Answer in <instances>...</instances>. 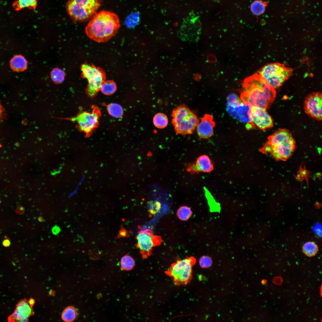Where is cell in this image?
<instances>
[{"mask_svg":"<svg viewBox=\"0 0 322 322\" xmlns=\"http://www.w3.org/2000/svg\"><path fill=\"white\" fill-rule=\"evenodd\" d=\"M243 86L240 99L251 106L267 109L275 97V89L256 73L245 79Z\"/></svg>","mask_w":322,"mask_h":322,"instance_id":"cell-1","label":"cell"},{"mask_svg":"<svg viewBox=\"0 0 322 322\" xmlns=\"http://www.w3.org/2000/svg\"><path fill=\"white\" fill-rule=\"evenodd\" d=\"M120 27L115 13L106 10L97 13L86 25L85 32L91 39L98 43L106 42L114 37Z\"/></svg>","mask_w":322,"mask_h":322,"instance_id":"cell-2","label":"cell"},{"mask_svg":"<svg viewBox=\"0 0 322 322\" xmlns=\"http://www.w3.org/2000/svg\"><path fill=\"white\" fill-rule=\"evenodd\" d=\"M268 141L260 149L270 153L277 160H285L290 157L295 147V141L287 130L280 129L268 138Z\"/></svg>","mask_w":322,"mask_h":322,"instance_id":"cell-3","label":"cell"},{"mask_svg":"<svg viewBox=\"0 0 322 322\" xmlns=\"http://www.w3.org/2000/svg\"><path fill=\"white\" fill-rule=\"evenodd\" d=\"M172 123L176 132L185 135L192 133L199 123L196 115L185 105L179 106L173 111Z\"/></svg>","mask_w":322,"mask_h":322,"instance_id":"cell-4","label":"cell"},{"mask_svg":"<svg viewBox=\"0 0 322 322\" xmlns=\"http://www.w3.org/2000/svg\"><path fill=\"white\" fill-rule=\"evenodd\" d=\"M101 0H69L66 8L74 21H84L92 18L101 6Z\"/></svg>","mask_w":322,"mask_h":322,"instance_id":"cell-5","label":"cell"},{"mask_svg":"<svg viewBox=\"0 0 322 322\" xmlns=\"http://www.w3.org/2000/svg\"><path fill=\"white\" fill-rule=\"evenodd\" d=\"M275 89L281 86L293 74V69L284 64L275 63L267 64L256 73Z\"/></svg>","mask_w":322,"mask_h":322,"instance_id":"cell-6","label":"cell"},{"mask_svg":"<svg viewBox=\"0 0 322 322\" xmlns=\"http://www.w3.org/2000/svg\"><path fill=\"white\" fill-rule=\"evenodd\" d=\"M196 261L193 256L179 260L173 263L165 273L171 278L176 285H186L192 279V268Z\"/></svg>","mask_w":322,"mask_h":322,"instance_id":"cell-7","label":"cell"},{"mask_svg":"<svg viewBox=\"0 0 322 322\" xmlns=\"http://www.w3.org/2000/svg\"><path fill=\"white\" fill-rule=\"evenodd\" d=\"M81 77L88 80L86 89L88 95L93 97L100 90L103 83L106 79V74L101 68L86 63L82 65Z\"/></svg>","mask_w":322,"mask_h":322,"instance_id":"cell-8","label":"cell"},{"mask_svg":"<svg viewBox=\"0 0 322 322\" xmlns=\"http://www.w3.org/2000/svg\"><path fill=\"white\" fill-rule=\"evenodd\" d=\"M136 247L143 258H146L152 254L153 248L160 245L162 243L161 236L154 235L151 230L147 229L139 231L136 236Z\"/></svg>","mask_w":322,"mask_h":322,"instance_id":"cell-9","label":"cell"},{"mask_svg":"<svg viewBox=\"0 0 322 322\" xmlns=\"http://www.w3.org/2000/svg\"><path fill=\"white\" fill-rule=\"evenodd\" d=\"M100 115L99 110L95 108L91 112H82L69 119L77 122L80 130L88 135L97 126Z\"/></svg>","mask_w":322,"mask_h":322,"instance_id":"cell-10","label":"cell"},{"mask_svg":"<svg viewBox=\"0 0 322 322\" xmlns=\"http://www.w3.org/2000/svg\"><path fill=\"white\" fill-rule=\"evenodd\" d=\"M251 106L248 104L242 102L239 105L233 106L227 103L226 110L233 117L239 121L247 123L248 129L255 128V125L252 122L251 118Z\"/></svg>","mask_w":322,"mask_h":322,"instance_id":"cell-11","label":"cell"},{"mask_svg":"<svg viewBox=\"0 0 322 322\" xmlns=\"http://www.w3.org/2000/svg\"><path fill=\"white\" fill-rule=\"evenodd\" d=\"M322 94L319 92L310 94L306 98L304 104L305 112L312 118L318 120L322 117Z\"/></svg>","mask_w":322,"mask_h":322,"instance_id":"cell-12","label":"cell"},{"mask_svg":"<svg viewBox=\"0 0 322 322\" xmlns=\"http://www.w3.org/2000/svg\"><path fill=\"white\" fill-rule=\"evenodd\" d=\"M264 109L251 106V118L252 122L260 129L264 130L272 127L273 120Z\"/></svg>","mask_w":322,"mask_h":322,"instance_id":"cell-13","label":"cell"},{"mask_svg":"<svg viewBox=\"0 0 322 322\" xmlns=\"http://www.w3.org/2000/svg\"><path fill=\"white\" fill-rule=\"evenodd\" d=\"M186 167L187 171L191 174H198L201 172H209L212 171L214 168L211 160L209 157L206 155L199 156L195 162L189 163Z\"/></svg>","mask_w":322,"mask_h":322,"instance_id":"cell-14","label":"cell"},{"mask_svg":"<svg viewBox=\"0 0 322 322\" xmlns=\"http://www.w3.org/2000/svg\"><path fill=\"white\" fill-rule=\"evenodd\" d=\"M215 123L213 121V117L209 114H205L201 119V122L197 126V132L201 138L207 139L210 137L213 133V128Z\"/></svg>","mask_w":322,"mask_h":322,"instance_id":"cell-15","label":"cell"},{"mask_svg":"<svg viewBox=\"0 0 322 322\" xmlns=\"http://www.w3.org/2000/svg\"><path fill=\"white\" fill-rule=\"evenodd\" d=\"M30 306L25 300H22L17 305L14 312L9 317L10 320L14 321L26 322L31 314Z\"/></svg>","mask_w":322,"mask_h":322,"instance_id":"cell-16","label":"cell"},{"mask_svg":"<svg viewBox=\"0 0 322 322\" xmlns=\"http://www.w3.org/2000/svg\"><path fill=\"white\" fill-rule=\"evenodd\" d=\"M10 65L14 71L23 72L27 68V62L22 55H16L14 56L10 61Z\"/></svg>","mask_w":322,"mask_h":322,"instance_id":"cell-17","label":"cell"},{"mask_svg":"<svg viewBox=\"0 0 322 322\" xmlns=\"http://www.w3.org/2000/svg\"><path fill=\"white\" fill-rule=\"evenodd\" d=\"M37 5V0H16L13 5L15 10L19 11L25 8L35 10Z\"/></svg>","mask_w":322,"mask_h":322,"instance_id":"cell-18","label":"cell"},{"mask_svg":"<svg viewBox=\"0 0 322 322\" xmlns=\"http://www.w3.org/2000/svg\"><path fill=\"white\" fill-rule=\"evenodd\" d=\"M267 4V2L261 0H255L250 5V11L256 16L261 15L264 12Z\"/></svg>","mask_w":322,"mask_h":322,"instance_id":"cell-19","label":"cell"},{"mask_svg":"<svg viewBox=\"0 0 322 322\" xmlns=\"http://www.w3.org/2000/svg\"><path fill=\"white\" fill-rule=\"evenodd\" d=\"M78 312L76 309L72 306L66 308L62 312L61 318L63 320L67 322H72L77 318Z\"/></svg>","mask_w":322,"mask_h":322,"instance_id":"cell-20","label":"cell"},{"mask_svg":"<svg viewBox=\"0 0 322 322\" xmlns=\"http://www.w3.org/2000/svg\"><path fill=\"white\" fill-rule=\"evenodd\" d=\"M153 121L154 126L159 129L165 128L168 123V118L166 115L161 113H157L154 115Z\"/></svg>","mask_w":322,"mask_h":322,"instance_id":"cell-21","label":"cell"},{"mask_svg":"<svg viewBox=\"0 0 322 322\" xmlns=\"http://www.w3.org/2000/svg\"><path fill=\"white\" fill-rule=\"evenodd\" d=\"M117 86L113 81L109 80L103 83L100 90L103 94L109 95L114 93L117 90Z\"/></svg>","mask_w":322,"mask_h":322,"instance_id":"cell-22","label":"cell"},{"mask_svg":"<svg viewBox=\"0 0 322 322\" xmlns=\"http://www.w3.org/2000/svg\"><path fill=\"white\" fill-rule=\"evenodd\" d=\"M107 108L109 113L113 117L119 118L123 115V109L120 105L117 103H111L108 105Z\"/></svg>","mask_w":322,"mask_h":322,"instance_id":"cell-23","label":"cell"},{"mask_svg":"<svg viewBox=\"0 0 322 322\" xmlns=\"http://www.w3.org/2000/svg\"><path fill=\"white\" fill-rule=\"evenodd\" d=\"M303 253L308 257L315 256L318 250V246L315 243L309 242L304 244L302 248Z\"/></svg>","mask_w":322,"mask_h":322,"instance_id":"cell-24","label":"cell"},{"mask_svg":"<svg viewBox=\"0 0 322 322\" xmlns=\"http://www.w3.org/2000/svg\"><path fill=\"white\" fill-rule=\"evenodd\" d=\"M177 214L179 219L183 221H186L190 218L192 214V212L191 209L188 207L183 206L178 209Z\"/></svg>","mask_w":322,"mask_h":322,"instance_id":"cell-25","label":"cell"},{"mask_svg":"<svg viewBox=\"0 0 322 322\" xmlns=\"http://www.w3.org/2000/svg\"><path fill=\"white\" fill-rule=\"evenodd\" d=\"M52 80L56 83H60L64 80L65 73L64 71L58 68L53 69L50 73Z\"/></svg>","mask_w":322,"mask_h":322,"instance_id":"cell-26","label":"cell"},{"mask_svg":"<svg viewBox=\"0 0 322 322\" xmlns=\"http://www.w3.org/2000/svg\"><path fill=\"white\" fill-rule=\"evenodd\" d=\"M120 264L123 269L126 270H129L133 268L135 264V262L131 256L126 255L122 258L120 261Z\"/></svg>","mask_w":322,"mask_h":322,"instance_id":"cell-27","label":"cell"},{"mask_svg":"<svg viewBox=\"0 0 322 322\" xmlns=\"http://www.w3.org/2000/svg\"><path fill=\"white\" fill-rule=\"evenodd\" d=\"M148 212L151 215H155L160 210L161 208V203L158 201L151 200L147 203Z\"/></svg>","mask_w":322,"mask_h":322,"instance_id":"cell-28","label":"cell"},{"mask_svg":"<svg viewBox=\"0 0 322 322\" xmlns=\"http://www.w3.org/2000/svg\"><path fill=\"white\" fill-rule=\"evenodd\" d=\"M227 103L233 106H236L242 102L241 99L237 95L233 93L230 94L227 97Z\"/></svg>","mask_w":322,"mask_h":322,"instance_id":"cell-29","label":"cell"},{"mask_svg":"<svg viewBox=\"0 0 322 322\" xmlns=\"http://www.w3.org/2000/svg\"><path fill=\"white\" fill-rule=\"evenodd\" d=\"M136 14L130 16L126 21V26L129 27H132L135 26L138 21V17Z\"/></svg>","mask_w":322,"mask_h":322,"instance_id":"cell-30","label":"cell"},{"mask_svg":"<svg viewBox=\"0 0 322 322\" xmlns=\"http://www.w3.org/2000/svg\"><path fill=\"white\" fill-rule=\"evenodd\" d=\"M212 261L211 258L208 256H203L199 260L200 266L202 268H208L212 264Z\"/></svg>","mask_w":322,"mask_h":322,"instance_id":"cell-31","label":"cell"},{"mask_svg":"<svg viewBox=\"0 0 322 322\" xmlns=\"http://www.w3.org/2000/svg\"><path fill=\"white\" fill-rule=\"evenodd\" d=\"M61 231L60 227L56 225L53 227L52 229V234L55 235H57L59 234Z\"/></svg>","mask_w":322,"mask_h":322,"instance_id":"cell-32","label":"cell"},{"mask_svg":"<svg viewBox=\"0 0 322 322\" xmlns=\"http://www.w3.org/2000/svg\"><path fill=\"white\" fill-rule=\"evenodd\" d=\"M3 114V109L0 103V120L2 119Z\"/></svg>","mask_w":322,"mask_h":322,"instance_id":"cell-33","label":"cell"},{"mask_svg":"<svg viewBox=\"0 0 322 322\" xmlns=\"http://www.w3.org/2000/svg\"><path fill=\"white\" fill-rule=\"evenodd\" d=\"M3 243L4 246H7L9 245L10 242L9 241L5 240L4 242Z\"/></svg>","mask_w":322,"mask_h":322,"instance_id":"cell-34","label":"cell"},{"mask_svg":"<svg viewBox=\"0 0 322 322\" xmlns=\"http://www.w3.org/2000/svg\"><path fill=\"white\" fill-rule=\"evenodd\" d=\"M33 300L32 299H30L29 300V304L30 305V306H31V305H32L33 304Z\"/></svg>","mask_w":322,"mask_h":322,"instance_id":"cell-35","label":"cell"},{"mask_svg":"<svg viewBox=\"0 0 322 322\" xmlns=\"http://www.w3.org/2000/svg\"><path fill=\"white\" fill-rule=\"evenodd\" d=\"M38 220L40 222H41L43 221V219L42 217H39L38 218Z\"/></svg>","mask_w":322,"mask_h":322,"instance_id":"cell-36","label":"cell"},{"mask_svg":"<svg viewBox=\"0 0 322 322\" xmlns=\"http://www.w3.org/2000/svg\"><path fill=\"white\" fill-rule=\"evenodd\" d=\"M1 144L0 143V147H1Z\"/></svg>","mask_w":322,"mask_h":322,"instance_id":"cell-37","label":"cell"}]
</instances>
